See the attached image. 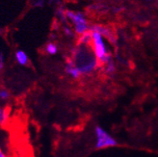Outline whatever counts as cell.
I'll return each mask as SVG.
<instances>
[{"label": "cell", "mask_w": 158, "mask_h": 157, "mask_svg": "<svg viewBox=\"0 0 158 157\" xmlns=\"http://www.w3.org/2000/svg\"><path fill=\"white\" fill-rule=\"evenodd\" d=\"M15 60H17V62L21 66H26L29 62L27 54L23 50H18L15 52Z\"/></svg>", "instance_id": "obj_6"}, {"label": "cell", "mask_w": 158, "mask_h": 157, "mask_svg": "<svg viewBox=\"0 0 158 157\" xmlns=\"http://www.w3.org/2000/svg\"><path fill=\"white\" fill-rule=\"evenodd\" d=\"M8 118H9L8 110L5 108L0 107V126H2V125H4L7 122Z\"/></svg>", "instance_id": "obj_7"}, {"label": "cell", "mask_w": 158, "mask_h": 157, "mask_svg": "<svg viewBox=\"0 0 158 157\" xmlns=\"http://www.w3.org/2000/svg\"><path fill=\"white\" fill-rule=\"evenodd\" d=\"M10 97V93L8 92L7 90H0V99L1 100H7V99H9Z\"/></svg>", "instance_id": "obj_10"}, {"label": "cell", "mask_w": 158, "mask_h": 157, "mask_svg": "<svg viewBox=\"0 0 158 157\" xmlns=\"http://www.w3.org/2000/svg\"><path fill=\"white\" fill-rule=\"evenodd\" d=\"M66 72L70 76V77H73L74 78V79H77V78L80 77L81 73L79 72V70L76 68V67L73 64V62L70 61L69 62L67 66H66Z\"/></svg>", "instance_id": "obj_5"}, {"label": "cell", "mask_w": 158, "mask_h": 157, "mask_svg": "<svg viewBox=\"0 0 158 157\" xmlns=\"http://www.w3.org/2000/svg\"><path fill=\"white\" fill-rule=\"evenodd\" d=\"M49 1H50V2H53V1H54V0H49Z\"/></svg>", "instance_id": "obj_15"}, {"label": "cell", "mask_w": 158, "mask_h": 157, "mask_svg": "<svg viewBox=\"0 0 158 157\" xmlns=\"http://www.w3.org/2000/svg\"><path fill=\"white\" fill-rule=\"evenodd\" d=\"M105 70H106V72L109 73V74H111V73H114L115 72V64H114V62L113 60H110L109 62H107L106 64H105Z\"/></svg>", "instance_id": "obj_9"}, {"label": "cell", "mask_w": 158, "mask_h": 157, "mask_svg": "<svg viewBox=\"0 0 158 157\" xmlns=\"http://www.w3.org/2000/svg\"><path fill=\"white\" fill-rule=\"evenodd\" d=\"M0 157H7V156L5 155V153H4L1 150H0Z\"/></svg>", "instance_id": "obj_13"}, {"label": "cell", "mask_w": 158, "mask_h": 157, "mask_svg": "<svg viewBox=\"0 0 158 157\" xmlns=\"http://www.w3.org/2000/svg\"><path fill=\"white\" fill-rule=\"evenodd\" d=\"M96 134V147L97 148H105L110 147H115L118 145V142L114 137H112L109 133L103 129L101 126H96L94 128Z\"/></svg>", "instance_id": "obj_4"}, {"label": "cell", "mask_w": 158, "mask_h": 157, "mask_svg": "<svg viewBox=\"0 0 158 157\" xmlns=\"http://www.w3.org/2000/svg\"><path fill=\"white\" fill-rule=\"evenodd\" d=\"M66 18L69 19L74 26L75 33L78 35H83L87 32H89L90 27L88 25L85 15L80 12H73V11H67L66 12Z\"/></svg>", "instance_id": "obj_3"}, {"label": "cell", "mask_w": 158, "mask_h": 157, "mask_svg": "<svg viewBox=\"0 0 158 157\" xmlns=\"http://www.w3.org/2000/svg\"><path fill=\"white\" fill-rule=\"evenodd\" d=\"M89 43H80L73 53V64L81 74H89L97 68L98 61L94 53L89 50Z\"/></svg>", "instance_id": "obj_1"}, {"label": "cell", "mask_w": 158, "mask_h": 157, "mask_svg": "<svg viewBox=\"0 0 158 157\" xmlns=\"http://www.w3.org/2000/svg\"><path fill=\"white\" fill-rule=\"evenodd\" d=\"M90 31H91V36H92L93 51L99 63L106 64L107 62L112 60V57L106 48L103 37H102V35L98 33V31H94V30H90Z\"/></svg>", "instance_id": "obj_2"}, {"label": "cell", "mask_w": 158, "mask_h": 157, "mask_svg": "<svg viewBox=\"0 0 158 157\" xmlns=\"http://www.w3.org/2000/svg\"><path fill=\"white\" fill-rule=\"evenodd\" d=\"M44 4V0H37V2L35 3V6L37 7H43Z\"/></svg>", "instance_id": "obj_12"}, {"label": "cell", "mask_w": 158, "mask_h": 157, "mask_svg": "<svg viewBox=\"0 0 158 157\" xmlns=\"http://www.w3.org/2000/svg\"><path fill=\"white\" fill-rule=\"evenodd\" d=\"M45 51L48 53L49 55H55L57 52H58V46L55 44V43H48L46 45V48H45Z\"/></svg>", "instance_id": "obj_8"}, {"label": "cell", "mask_w": 158, "mask_h": 157, "mask_svg": "<svg viewBox=\"0 0 158 157\" xmlns=\"http://www.w3.org/2000/svg\"><path fill=\"white\" fill-rule=\"evenodd\" d=\"M156 5H157V7H158V0H156Z\"/></svg>", "instance_id": "obj_14"}, {"label": "cell", "mask_w": 158, "mask_h": 157, "mask_svg": "<svg viewBox=\"0 0 158 157\" xmlns=\"http://www.w3.org/2000/svg\"><path fill=\"white\" fill-rule=\"evenodd\" d=\"M3 67H4V58H3L2 53L0 52V69H2Z\"/></svg>", "instance_id": "obj_11"}]
</instances>
